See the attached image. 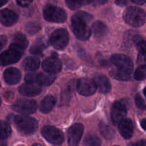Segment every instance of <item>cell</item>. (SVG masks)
Listing matches in <instances>:
<instances>
[{
	"mask_svg": "<svg viewBox=\"0 0 146 146\" xmlns=\"http://www.w3.org/2000/svg\"><path fill=\"white\" fill-rule=\"evenodd\" d=\"M114 68H112L110 75L117 80L127 81L131 77L133 69L132 60L124 54H115L110 58Z\"/></svg>",
	"mask_w": 146,
	"mask_h": 146,
	"instance_id": "1",
	"label": "cell"
},
{
	"mask_svg": "<svg viewBox=\"0 0 146 146\" xmlns=\"http://www.w3.org/2000/svg\"><path fill=\"white\" fill-rule=\"evenodd\" d=\"M92 18L91 14L84 11H78L72 17V29L77 38L86 41L90 38L92 30L87 24Z\"/></svg>",
	"mask_w": 146,
	"mask_h": 146,
	"instance_id": "2",
	"label": "cell"
},
{
	"mask_svg": "<svg viewBox=\"0 0 146 146\" xmlns=\"http://www.w3.org/2000/svg\"><path fill=\"white\" fill-rule=\"evenodd\" d=\"M123 19L129 25L139 27L146 22V13L138 7H130L126 9L123 13Z\"/></svg>",
	"mask_w": 146,
	"mask_h": 146,
	"instance_id": "3",
	"label": "cell"
},
{
	"mask_svg": "<svg viewBox=\"0 0 146 146\" xmlns=\"http://www.w3.org/2000/svg\"><path fill=\"white\" fill-rule=\"evenodd\" d=\"M14 123L19 131L24 135L33 134L37 131L38 127V123L34 118L27 116H15Z\"/></svg>",
	"mask_w": 146,
	"mask_h": 146,
	"instance_id": "4",
	"label": "cell"
},
{
	"mask_svg": "<svg viewBox=\"0 0 146 146\" xmlns=\"http://www.w3.org/2000/svg\"><path fill=\"white\" fill-rule=\"evenodd\" d=\"M44 17L47 21L54 23H63L67 19L65 11L60 7L48 5L44 9Z\"/></svg>",
	"mask_w": 146,
	"mask_h": 146,
	"instance_id": "5",
	"label": "cell"
},
{
	"mask_svg": "<svg viewBox=\"0 0 146 146\" xmlns=\"http://www.w3.org/2000/svg\"><path fill=\"white\" fill-rule=\"evenodd\" d=\"M42 134L49 143L54 145H61L64 141L63 133L60 129L53 126L46 125L43 127Z\"/></svg>",
	"mask_w": 146,
	"mask_h": 146,
	"instance_id": "6",
	"label": "cell"
},
{
	"mask_svg": "<svg viewBox=\"0 0 146 146\" xmlns=\"http://www.w3.org/2000/svg\"><path fill=\"white\" fill-rule=\"evenodd\" d=\"M51 45L56 49H63L69 42V34L64 29H59L54 31L50 36Z\"/></svg>",
	"mask_w": 146,
	"mask_h": 146,
	"instance_id": "7",
	"label": "cell"
},
{
	"mask_svg": "<svg viewBox=\"0 0 146 146\" xmlns=\"http://www.w3.org/2000/svg\"><path fill=\"white\" fill-rule=\"evenodd\" d=\"M22 51L11 44L9 48L0 55V66H7L14 64L20 59Z\"/></svg>",
	"mask_w": 146,
	"mask_h": 146,
	"instance_id": "8",
	"label": "cell"
},
{
	"mask_svg": "<svg viewBox=\"0 0 146 146\" xmlns=\"http://www.w3.org/2000/svg\"><path fill=\"white\" fill-rule=\"evenodd\" d=\"M14 111L23 115H29L36 111L37 104L35 101L28 99H19L13 105Z\"/></svg>",
	"mask_w": 146,
	"mask_h": 146,
	"instance_id": "9",
	"label": "cell"
},
{
	"mask_svg": "<svg viewBox=\"0 0 146 146\" xmlns=\"http://www.w3.org/2000/svg\"><path fill=\"white\" fill-rule=\"evenodd\" d=\"M127 115V107L122 101H116L111 109V120L115 125L120 123Z\"/></svg>",
	"mask_w": 146,
	"mask_h": 146,
	"instance_id": "10",
	"label": "cell"
},
{
	"mask_svg": "<svg viewBox=\"0 0 146 146\" xmlns=\"http://www.w3.org/2000/svg\"><path fill=\"white\" fill-rule=\"evenodd\" d=\"M77 89L80 94L84 96L93 95L97 90V86L94 80L89 78H81L77 81Z\"/></svg>",
	"mask_w": 146,
	"mask_h": 146,
	"instance_id": "11",
	"label": "cell"
},
{
	"mask_svg": "<svg viewBox=\"0 0 146 146\" xmlns=\"http://www.w3.org/2000/svg\"><path fill=\"white\" fill-rule=\"evenodd\" d=\"M84 127L81 123H75L72 125L68 130L69 146H77L82 136Z\"/></svg>",
	"mask_w": 146,
	"mask_h": 146,
	"instance_id": "12",
	"label": "cell"
},
{
	"mask_svg": "<svg viewBox=\"0 0 146 146\" xmlns=\"http://www.w3.org/2000/svg\"><path fill=\"white\" fill-rule=\"evenodd\" d=\"M42 68L46 72L56 74L62 70V62L57 57H49L43 61Z\"/></svg>",
	"mask_w": 146,
	"mask_h": 146,
	"instance_id": "13",
	"label": "cell"
},
{
	"mask_svg": "<svg viewBox=\"0 0 146 146\" xmlns=\"http://www.w3.org/2000/svg\"><path fill=\"white\" fill-rule=\"evenodd\" d=\"M42 91V86L37 82L26 83L23 84L19 88V92L25 96H35L40 94Z\"/></svg>",
	"mask_w": 146,
	"mask_h": 146,
	"instance_id": "14",
	"label": "cell"
},
{
	"mask_svg": "<svg viewBox=\"0 0 146 146\" xmlns=\"http://www.w3.org/2000/svg\"><path fill=\"white\" fill-rule=\"evenodd\" d=\"M18 19V15L12 10L4 9L0 11V21L5 27H11Z\"/></svg>",
	"mask_w": 146,
	"mask_h": 146,
	"instance_id": "15",
	"label": "cell"
},
{
	"mask_svg": "<svg viewBox=\"0 0 146 146\" xmlns=\"http://www.w3.org/2000/svg\"><path fill=\"white\" fill-rule=\"evenodd\" d=\"M119 131L125 139H130L133 134V123L129 118H124L119 123Z\"/></svg>",
	"mask_w": 146,
	"mask_h": 146,
	"instance_id": "16",
	"label": "cell"
},
{
	"mask_svg": "<svg viewBox=\"0 0 146 146\" xmlns=\"http://www.w3.org/2000/svg\"><path fill=\"white\" fill-rule=\"evenodd\" d=\"M94 81L96 84L97 88L100 93L107 94L111 90V84L110 80L104 75L97 74L94 78Z\"/></svg>",
	"mask_w": 146,
	"mask_h": 146,
	"instance_id": "17",
	"label": "cell"
},
{
	"mask_svg": "<svg viewBox=\"0 0 146 146\" xmlns=\"http://www.w3.org/2000/svg\"><path fill=\"white\" fill-rule=\"evenodd\" d=\"M4 78L9 85H14L19 82L21 79L20 71L16 68H9L4 71Z\"/></svg>",
	"mask_w": 146,
	"mask_h": 146,
	"instance_id": "18",
	"label": "cell"
},
{
	"mask_svg": "<svg viewBox=\"0 0 146 146\" xmlns=\"http://www.w3.org/2000/svg\"><path fill=\"white\" fill-rule=\"evenodd\" d=\"M56 104V99L52 96H47L42 101L40 110L44 113H48L52 110Z\"/></svg>",
	"mask_w": 146,
	"mask_h": 146,
	"instance_id": "19",
	"label": "cell"
},
{
	"mask_svg": "<svg viewBox=\"0 0 146 146\" xmlns=\"http://www.w3.org/2000/svg\"><path fill=\"white\" fill-rule=\"evenodd\" d=\"M56 78V75L48 72L40 73L37 74V82L40 86H49L52 84Z\"/></svg>",
	"mask_w": 146,
	"mask_h": 146,
	"instance_id": "20",
	"label": "cell"
},
{
	"mask_svg": "<svg viewBox=\"0 0 146 146\" xmlns=\"http://www.w3.org/2000/svg\"><path fill=\"white\" fill-rule=\"evenodd\" d=\"M40 60L34 56H30L26 58L24 61H23V68L24 70L29 71H33L37 70L40 66Z\"/></svg>",
	"mask_w": 146,
	"mask_h": 146,
	"instance_id": "21",
	"label": "cell"
},
{
	"mask_svg": "<svg viewBox=\"0 0 146 146\" xmlns=\"http://www.w3.org/2000/svg\"><path fill=\"white\" fill-rule=\"evenodd\" d=\"M92 31H93L94 36L101 38L106 35L107 32V28L104 23L101 21H96L92 26Z\"/></svg>",
	"mask_w": 146,
	"mask_h": 146,
	"instance_id": "22",
	"label": "cell"
},
{
	"mask_svg": "<svg viewBox=\"0 0 146 146\" xmlns=\"http://www.w3.org/2000/svg\"><path fill=\"white\" fill-rule=\"evenodd\" d=\"M47 44L46 39L44 38H40L36 40L35 42L30 48V52L33 54L38 55L43 51V50L47 47Z\"/></svg>",
	"mask_w": 146,
	"mask_h": 146,
	"instance_id": "23",
	"label": "cell"
},
{
	"mask_svg": "<svg viewBox=\"0 0 146 146\" xmlns=\"http://www.w3.org/2000/svg\"><path fill=\"white\" fill-rule=\"evenodd\" d=\"M14 46L18 48L19 49L24 51L28 46V41L25 36L22 34H16L14 38V43L12 44Z\"/></svg>",
	"mask_w": 146,
	"mask_h": 146,
	"instance_id": "24",
	"label": "cell"
},
{
	"mask_svg": "<svg viewBox=\"0 0 146 146\" xmlns=\"http://www.w3.org/2000/svg\"><path fill=\"white\" fill-rule=\"evenodd\" d=\"M132 40L135 44L140 54L146 55V41L143 40L141 37L137 35L133 36Z\"/></svg>",
	"mask_w": 146,
	"mask_h": 146,
	"instance_id": "25",
	"label": "cell"
},
{
	"mask_svg": "<svg viewBox=\"0 0 146 146\" xmlns=\"http://www.w3.org/2000/svg\"><path fill=\"white\" fill-rule=\"evenodd\" d=\"M11 128L9 124L5 121H0V139L4 140L10 136Z\"/></svg>",
	"mask_w": 146,
	"mask_h": 146,
	"instance_id": "26",
	"label": "cell"
},
{
	"mask_svg": "<svg viewBox=\"0 0 146 146\" xmlns=\"http://www.w3.org/2000/svg\"><path fill=\"white\" fill-rule=\"evenodd\" d=\"M99 128H100V133L102 135V136L104 137L106 139H112L113 138V135H114V131L112 129L111 127L109 126L108 125H107L104 123L101 122L99 125Z\"/></svg>",
	"mask_w": 146,
	"mask_h": 146,
	"instance_id": "27",
	"label": "cell"
},
{
	"mask_svg": "<svg viewBox=\"0 0 146 146\" xmlns=\"http://www.w3.org/2000/svg\"><path fill=\"white\" fill-rule=\"evenodd\" d=\"M84 145V146H101V141L97 136L90 134L86 136Z\"/></svg>",
	"mask_w": 146,
	"mask_h": 146,
	"instance_id": "28",
	"label": "cell"
},
{
	"mask_svg": "<svg viewBox=\"0 0 146 146\" xmlns=\"http://www.w3.org/2000/svg\"><path fill=\"white\" fill-rule=\"evenodd\" d=\"M134 77L137 81H143L146 79V66H140L136 69L135 72Z\"/></svg>",
	"mask_w": 146,
	"mask_h": 146,
	"instance_id": "29",
	"label": "cell"
},
{
	"mask_svg": "<svg viewBox=\"0 0 146 146\" xmlns=\"http://www.w3.org/2000/svg\"><path fill=\"white\" fill-rule=\"evenodd\" d=\"M25 30L30 35L36 34L40 30V26L36 22H30L26 25Z\"/></svg>",
	"mask_w": 146,
	"mask_h": 146,
	"instance_id": "30",
	"label": "cell"
},
{
	"mask_svg": "<svg viewBox=\"0 0 146 146\" xmlns=\"http://www.w3.org/2000/svg\"><path fill=\"white\" fill-rule=\"evenodd\" d=\"M66 4L72 10H77L82 6L84 0H65Z\"/></svg>",
	"mask_w": 146,
	"mask_h": 146,
	"instance_id": "31",
	"label": "cell"
},
{
	"mask_svg": "<svg viewBox=\"0 0 146 146\" xmlns=\"http://www.w3.org/2000/svg\"><path fill=\"white\" fill-rule=\"evenodd\" d=\"M135 104L139 108L143 110L146 109V104L144 102V100L143 99L141 96L139 94H137L135 96Z\"/></svg>",
	"mask_w": 146,
	"mask_h": 146,
	"instance_id": "32",
	"label": "cell"
},
{
	"mask_svg": "<svg viewBox=\"0 0 146 146\" xmlns=\"http://www.w3.org/2000/svg\"><path fill=\"white\" fill-rule=\"evenodd\" d=\"M37 74L34 73H29L27 74L25 76L26 83H34L37 82Z\"/></svg>",
	"mask_w": 146,
	"mask_h": 146,
	"instance_id": "33",
	"label": "cell"
},
{
	"mask_svg": "<svg viewBox=\"0 0 146 146\" xmlns=\"http://www.w3.org/2000/svg\"><path fill=\"white\" fill-rule=\"evenodd\" d=\"M137 62L140 66H146V55L143 54H139L137 58Z\"/></svg>",
	"mask_w": 146,
	"mask_h": 146,
	"instance_id": "34",
	"label": "cell"
},
{
	"mask_svg": "<svg viewBox=\"0 0 146 146\" xmlns=\"http://www.w3.org/2000/svg\"><path fill=\"white\" fill-rule=\"evenodd\" d=\"M32 1L33 0H17V4L19 6H21V7H27Z\"/></svg>",
	"mask_w": 146,
	"mask_h": 146,
	"instance_id": "35",
	"label": "cell"
},
{
	"mask_svg": "<svg viewBox=\"0 0 146 146\" xmlns=\"http://www.w3.org/2000/svg\"><path fill=\"white\" fill-rule=\"evenodd\" d=\"M7 42V38L6 36L1 35L0 36V51L4 48V46L6 45Z\"/></svg>",
	"mask_w": 146,
	"mask_h": 146,
	"instance_id": "36",
	"label": "cell"
},
{
	"mask_svg": "<svg viewBox=\"0 0 146 146\" xmlns=\"http://www.w3.org/2000/svg\"><path fill=\"white\" fill-rule=\"evenodd\" d=\"M88 4H104L108 0H86Z\"/></svg>",
	"mask_w": 146,
	"mask_h": 146,
	"instance_id": "37",
	"label": "cell"
},
{
	"mask_svg": "<svg viewBox=\"0 0 146 146\" xmlns=\"http://www.w3.org/2000/svg\"><path fill=\"white\" fill-rule=\"evenodd\" d=\"M130 146H146V141L141 140V141H137L135 143H133L130 144Z\"/></svg>",
	"mask_w": 146,
	"mask_h": 146,
	"instance_id": "38",
	"label": "cell"
},
{
	"mask_svg": "<svg viewBox=\"0 0 146 146\" xmlns=\"http://www.w3.org/2000/svg\"><path fill=\"white\" fill-rule=\"evenodd\" d=\"M115 3H116V4H117V5L123 7V6H125L127 4V0H116Z\"/></svg>",
	"mask_w": 146,
	"mask_h": 146,
	"instance_id": "39",
	"label": "cell"
},
{
	"mask_svg": "<svg viewBox=\"0 0 146 146\" xmlns=\"http://www.w3.org/2000/svg\"><path fill=\"white\" fill-rule=\"evenodd\" d=\"M131 1L134 2L135 4H139V5H142L146 2V0H131Z\"/></svg>",
	"mask_w": 146,
	"mask_h": 146,
	"instance_id": "40",
	"label": "cell"
},
{
	"mask_svg": "<svg viewBox=\"0 0 146 146\" xmlns=\"http://www.w3.org/2000/svg\"><path fill=\"white\" fill-rule=\"evenodd\" d=\"M140 125H141V127L146 131V118L143 119V121L140 122Z\"/></svg>",
	"mask_w": 146,
	"mask_h": 146,
	"instance_id": "41",
	"label": "cell"
},
{
	"mask_svg": "<svg viewBox=\"0 0 146 146\" xmlns=\"http://www.w3.org/2000/svg\"><path fill=\"white\" fill-rule=\"evenodd\" d=\"M8 1L9 0H0V7H3L4 4H7L8 2Z\"/></svg>",
	"mask_w": 146,
	"mask_h": 146,
	"instance_id": "42",
	"label": "cell"
},
{
	"mask_svg": "<svg viewBox=\"0 0 146 146\" xmlns=\"http://www.w3.org/2000/svg\"><path fill=\"white\" fill-rule=\"evenodd\" d=\"M0 146H7V144L2 141H0Z\"/></svg>",
	"mask_w": 146,
	"mask_h": 146,
	"instance_id": "43",
	"label": "cell"
},
{
	"mask_svg": "<svg viewBox=\"0 0 146 146\" xmlns=\"http://www.w3.org/2000/svg\"><path fill=\"white\" fill-rule=\"evenodd\" d=\"M143 93H144V95H145V96L146 97V88H145L144 91H143Z\"/></svg>",
	"mask_w": 146,
	"mask_h": 146,
	"instance_id": "44",
	"label": "cell"
},
{
	"mask_svg": "<svg viewBox=\"0 0 146 146\" xmlns=\"http://www.w3.org/2000/svg\"><path fill=\"white\" fill-rule=\"evenodd\" d=\"M32 146H42V145H40V144H34V145H33Z\"/></svg>",
	"mask_w": 146,
	"mask_h": 146,
	"instance_id": "45",
	"label": "cell"
},
{
	"mask_svg": "<svg viewBox=\"0 0 146 146\" xmlns=\"http://www.w3.org/2000/svg\"><path fill=\"white\" fill-rule=\"evenodd\" d=\"M0 105H1V99H0Z\"/></svg>",
	"mask_w": 146,
	"mask_h": 146,
	"instance_id": "46",
	"label": "cell"
}]
</instances>
